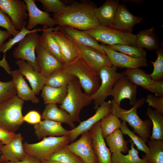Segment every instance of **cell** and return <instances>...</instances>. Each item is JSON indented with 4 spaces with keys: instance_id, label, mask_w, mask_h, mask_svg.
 <instances>
[{
    "instance_id": "1",
    "label": "cell",
    "mask_w": 163,
    "mask_h": 163,
    "mask_svg": "<svg viewBox=\"0 0 163 163\" xmlns=\"http://www.w3.org/2000/svg\"><path fill=\"white\" fill-rule=\"evenodd\" d=\"M96 5L90 1L74 2L54 14L59 26H67L85 31L100 24L95 14Z\"/></svg>"
},
{
    "instance_id": "2",
    "label": "cell",
    "mask_w": 163,
    "mask_h": 163,
    "mask_svg": "<svg viewBox=\"0 0 163 163\" xmlns=\"http://www.w3.org/2000/svg\"><path fill=\"white\" fill-rule=\"evenodd\" d=\"M145 99L142 98L138 100L136 104L129 110L122 108L113 100L111 101V112L118 118L127 122L134 130L146 143L150 136V128L152 123L150 119L142 120L137 113V109L144 103Z\"/></svg>"
},
{
    "instance_id": "3",
    "label": "cell",
    "mask_w": 163,
    "mask_h": 163,
    "mask_svg": "<svg viewBox=\"0 0 163 163\" xmlns=\"http://www.w3.org/2000/svg\"><path fill=\"white\" fill-rule=\"evenodd\" d=\"M92 101L91 96L82 91L78 80L75 77L68 84L66 95L59 107L69 113L74 122H80L81 110Z\"/></svg>"
},
{
    "instance_id": "4",
    "label": "cell",
    "mask_w": 163,
    "mask_h": 163,
    "mask_svg": "<svg viewBox=\"0 0 163 163\" xmlns=\"http://www.w3.org/2000/svg\"><path fill=\"white\" fill-rule=\"evenodd\" d=\"M63 69L78 79L87 95L91 96L99 88L100 85L99 76L94 73L80 56L64 64Z\"/></svg>"
},
{
    "instance_id": "5",
    "label": "cell",
    "mask_w": 163,
    "mask_h": 163,
    "mask_svg": "<svg viewBox=\"0 0 163 163\" xmlns=\"http://www.w3.org/2000/svg\"><path fill=\"white\" fill-rule=\"evenodd\" d=\"M85 31L104 45L136 46V35L120 29L114 25L100 24Z\"/></svg>"
},
{
    "instance_id": "6",
    "label": "cell",
    "mask_w": 163,
    "mask_h": 163,
    "mask_svg": "<svg viewBox=\"0 0 163 163\" xmlns=\"http://www.w3.org/2000/svg\"><path fill=\"white\" fill-rule=\"evenodd\" d=\"M24 101L16 95L0 104V127L15 133L23 123L22 109Z\"/></svg>"
},
{
    "instance_id": "7",
    "label": "cell",
    "mask_w": 163,
    "mask_h": 163,
    "mask_svg": "<svg viewBox=\"0 0 163 163\" xmlns=\"http://www.w3.org/2000/svg\"><path fill=\"white\" fill-rule=\"evenodd\" d=\"M70 142L68 136H49L34 143L25 142L23 144L25 152L42 161L49 159L54 153L66 146Z\"/></svg>"
},
{
    "instance_id": "8",
    "label": "cell",
    "mask_w": 163,
    "mask_h": 163,
    "mask_svg": "<svg viewBox=\"0 0 163 163\" xmlns=\"http://www.w3.org/2000/svg\"><path fill=\"white\" fill-rule=\"evenodd\" d=\"M117 67L113 66L103 67L99 74L101 82L100 86L94 94L91 96L94 101V108L96 109L109 96L110 92L118 80L124 75L117 72Z\"/></svg>"
},
{
    "instance_id": "9",
    "label": "cell",
    "mask_w": 163,
    "mask_h": 163,
    "mask_svg": "<svg viewBox=\"0 0 163 163\" xmlns=\"http://www.w3.org/2000/svg\"><path fill=\"white\" fill-rule=\"evenodd\" d=\"M40 36L37 32L28 34L18 43V46L13 52L14 58L25 60L30 64L34 70L39 72H40V70L37 62L35 52L39 43Z\"/></svg>"
},
{
    "instance_id": "10",
    "label": "cell",
    "mask_w": 163,
    "mask_h": 163,
    "mask_svg": "<svg viewBox=\"0 0 163 163\" xmlns=\"http://www.w3.org/2000/svg\"><path fill=\"white\" fill-rule=\"evenodd\" d=\"M0 9L9 17L17 30L26 26L28 13L24 0H0Z\"/></svg>"
},
{
    "instance_id": "11",
    "label": "cell",
    "mask_w": 163,
    "mask_h": 163,
    "mask_svg": "<svg viewBox=\"0 0 163 163\" xmlns=\"http://www.w3.org/2000/svg\"><path fill=\"white\" fill-rule=\"evenodd\" d=\"M80 56L94 73L99 76L101 68L112 65L106 54L90 47L75 43Z\"/></svg>"
},
{
    "instance_id": "12",
    "label": "cell",
    "mask_w": 163,
    "mask_h": 163,
    "mask_svg": "<svg viewBox=\"0 0 163 163\" xmlns=\"http://www.w3.org/2000/svg\"><path fill=\"white\" fill-rule=\"evenodd\" d=\"M100 46L112 66L129 69L139 68L148 66L146 58L133 57L113 50L105 45L101 44Z\"/></svg>"
},
{
    "instance_id": "13",
    "label": "cell",
    "mask_w": 163,
    "mask_h": 163,
    "mask_svg": "<svg viewBox=\"0 0 163 163\" xmlns=\"http://www.w3.org/2000/svg\"><path fill=\"white\" fill-rule=\"evenodd\" d=\"M66 147L79 157L84 163H98L88 131L82 133L78 139Z\"/></svg>"
},
{
    "instance_id": "14",
    "label": "cell",
    "mask_w": 163,
    "mask_h": 163,
    "mask_svg": "<svg viewBox=\"0 0 163 163\" xmlns=\"http://www.w3.org/2000/svg\"><path fill=\"white\" fill-rule=\"evenodd\" d=\"M112 111L111 101H105L98 107L95 114L88 119L80 122L77 126L69 130L68 136L70 142H72L83 133L89 131L96 123L100 121Z\"/></svg>"
},
{
    "instance_id": "15",
    "label": "cell",
    "mask_w": 163,
    "mask_h": 163,
    "mask_svg": "<svg viewBox=\"0 0 163 163\" xmlns=\"http://www.w3.org/2000/svg\"><path fill=\"white\" fill-rule=\"evenodd\" d=\"M25 2L28 11L29 19L26 28L32 30L39 24L43 27H52L57 24L53 18L50 17L48 12L40 10L37 6L35 0H24Z\"/></svg>"
},
{
    "instance_id": "16",
    "label": "cell",
    "mask_w": 163,
    "mask_h": 163,
    "mask_svg": "<svg viewBox=\"0 0 163 163\" xmlns=\"http://www.w3.org/2000/svg\"><path fill=\"white\" fill-rule=\"evenodd\" d=\"M136 86L131 82L125 75L121 76L112 89L110 96L119 105L123 100L128 99L131 105H134L138 100L136 98Z\"/></svg>"
},
{
    "instance_id": "17",
    "label": "cell",
    "mask_w": 163,
    "mask_h": 163,
    "mask_svg": "<svg viewBox=\"0 0 163 163\" xmlns=\"http://www.w3.org/2000/svg\"><path fill=\"white\" fill-rule=\"evenodd\" d=\"M100 121L95 124L88 131L98 163H112V154L107 147L102 135Z\"/></svg>"
},
{
    "instance_id": "18",
    "label": "cell",
    "mask_w": 163,
    "mask_h": 163,
    "mask_svg": "<svg viewBox=\"0 0 163 163\" xmlns=\"http://www.w3.org/2000/svg\"><path fill=\"white\" fill-rule=\"evenodd\" d=\"M36 52L40 73L46 78L55 71L63 69L64 64L46 51L40 43L36 48Z\"/></svg>"
},
{
    "instance_id": "19",
    "label": "cell",
    "mask_w": 163,
    "mask_h": 163,
    "mask_svg": "<svg viewBox=\"0 0 163 163\" xmlns=\"http://www.w3.org/2000/svg\"><path fill=\"white\" fill-rule=\"evenodd\" d=\"M23 139L21 133L16 134L12 140L2 146L0 158L6 161L13 162L22 160L26 154L23 147Z\"/></svg>"
},
{
    "instance_id": "20",
    "label": "cell",
    "mask_w": 163,
    "mask_h": 163,
    "mask_svg": "<svg viewBox=\"0 0 163 163\" xmlns=\"http://www.w3.org/2000/svg\"><path fill=\"white\" fill-rule=\"evenodd\" d=\"M15 63L20 73L28 80L35 94H39L45 85L46 78L40 72L34 70L30 64L24 60L18 59Z\"/></svg>"
},
{
    "instance_id": "21",
    "label": "cell",
    "mask_w": 163,
    "mask_h": 163,
    "mask_svg": "<svg viewBox=\"0 0 163 163\" xmlns=\"http://www.w3.org/2000/svg\"><path fill=\"white\" fill-rule=\"evenodd\" d=\"M52 34L58 44L64 64L79 56L76 44L70 38L58 30L53 31Z\"/></svg>"
},
{
    "instance_id": "22",
    "label": "cell",
    "mask_w": 163,
    "mask_h": 163,
    "mask_svg": "<svg viewBox=\"0 0 163 163\" xmlns=\"http://www.w3.org/2000/svg\"><path fill=\"white\" fill-rule=\"evenodd\" d=\"M35 134L38 140L46 136H68L69 130L64 128L61 123L50 120H44L34 125Z\"/></svg>"
},
{
    "instance_id": "23",
    "label": "cell",
    "mask_w": 163,
    "mask_h": 163,
    "mask_svg": "<svg viewBox=\"0 0 163 163\" xmlns=\"http://www.w3.org/2000/svg\"><path fill=\"white\" fill-rule=\"evenodd\" d=\"M143 20L142 17L132 14L125 5L121 4L118 7L114 25L120 29L132 33L134 26Z\"/></svg>"
},
{
    "instance_id": "24",
    "label": "cell",
    "mask_w": 163,
    "mask_h": 163,
    "mask_svg": "<svg viewBox=\"0 0 163 163\" xmlns=\"http://www.w3.org/2000/svg\"><path fill=\"white\" fill-rule=\"evenodd\" d=\"M59 27V30L60 31L70 38L75 43L92 47L106 54L98 41L85 31L79 30L67 26Z\"/></svg>"
},
{
    "instance_id": "25",
    "label": "cell",
    "mask_w": 163,
    "mask_h": 163,
    "mask_svg": "<svg viewBox=\"0 0 163 163\" xmlns=\"http://www.w3.org/2000/svg\"><path fill=\"white\" fill-rule=\"evenodd\" d=\"M10 74L17 91V96L24 101H30L33 103L38 104L39 99L28 86L18 69L11 71Z\"/></svg>"
},
{
    "instance_id": "26",
    "label": "cell",
    "mask_w": 163,
    "mask_h": 163,
    "mask_svg": "<svg viewBox=\"0 0 163 163\" xmlns=\"http://www.w3.org/2000/svg\"><path fill=\"white\" fill-rule=\"evenodd\" d=\"M120 4L118 0H107L95 10V14L100 25H114L117 11Z\"/></svg>"
},
{
    "instance_id": "27",
    "label": "cell",
    "mask_w": 163,
    "mask_h": 163,
    "mask_svg": "<svg viewBox=\"0 0 163 163\" xmlns=\"http://www.w3.org/2000/svg\"><path fill=\"white\" fill-rule=\"evenodd\" d=\"M41 117L44 120L68 124L72 129L75 127L74 121L70 114L64 110L58 108L55 104H47Z\"/></svg>"
},
{
    "instance_id": "28",
    "label": "cell",
    "mask_w": 163,
    "mask_h": 163,
    "mask_svg": "<svg viewBox=\"0 0 163 163\" xmlns=\"http://www.w3.org/2000/svg\"><path fill=\"white\" fill-rule=\"evenodd\" d=\"M44 29L40 36L39 43L46 51L59 59L63 64L60 50L58 44L52 34L53 31L59 30V27Z\"/></svg>"
},
{
    "instance_id": "29",
    "label": "cell",
    "mask_w": 163,
    "mask_h": 163,
    "mask_svg": "<svg viewBox=\"0 0 163 163\" xmlns=\"http://www.w3.org/2000/svg\"><path fill=\"white\" fill-rule=\"evenodd\" d=\"M136 46L150 51L157 50L159 48L158 39L155 28L152 27L141 30L136 35Z\"/></svg>"
},
{
    "instance_id": "30",
    "label": "cell",
    "mask_w": 163,
    "mask_h": 163,
    "mask_svg": "<svg viewBox=\"0 0 163 163\" xmlns=\"http://www.w3.org/2000/svg\"><path fill=\"white\" fill-rule=\"evenodd\" d=\"M68 85L58 88L45 85L42 90L41 94L44 104H61L66 95Z\"/></svg>"
},
{
    "instance_id": "31",
    "label": "cell",
    "mask_w": 163,
    "mask_h": 163,
    "mask_svg": "<svg viewBox=\"0 0 163 163\" xmlns=\"http://www.w3.org/2000/svg\"><path fill=\"white\" fill-rule=\"evenodd\" d=\"M122 73L134 85L145 89L155 82L152 79L149 74L139 68L127 69Z\"/></svg>"
},
{
    "instance_id": "32",
    "label": "cell",
    "mask_w": 163,
    "mask_h": 163,
    "mask_svg": "<svg viewBox=\"0 0 163 163\" xmlns=\"http://www.w3.org/2000/svg\"><path fill=\"white\" fill-rule=\"evenodd\" d=\"M105 140L110 152L126 153L129 150L128 142L125 140L123 133L120 129L109 135Z\"/></svg>"
},
{
    "instance_id": "33",
    "label": "cell",
    "mask_w": 163,
    "mask_h": 163,
    "mask_svg": "<svg viewBox=\"0 0 163 163\" xmlns=\"http://www.w3.org/2000/svg\"><path fill=\"white\" fill-rule=\"evenodd\" d=\"M147 142L149 152L143 158L148 163H163V140L150 139Z\"/></svg>"
},
{
    "instance_id": "34",
    "label": "cell",
    "mask_w": 163,
    "mask_h": 163,
    "mask_svg": "<svg viewBox=\"0 0 163 163\" xmlns=\"http://www.w3.org/2000/svg\"><path fill=\"white\" fill-rule=\"evenodd\" d=\"M146 115L153 124L150 139L163 140V115L149 107L147 108Z\"/></svg>"
},
{
    "instance_id": "35",
    "label": "cell",
    "mask_w": 163,
    "mask_h": 163,
    "mask_svg": "<svg viewBox=\"0 0 163 163\" xmlns=\"http://www.w3.org/2000/svg\"><path fill=\"white\" fill-rule=\"evenodd\" d=\"M75 77L63 69L58 70L46 78L45 85L58 88L68 85Z\"/></svg>"
},
{
    "instance_id": "36",
    "label": "cell",
    "mask_w": 163,
    "mask_h": 163,
    "mask_svg": "<svg viewBox=\"0 0 163 163\" xmlns=\"http://www.w3.org/2000/svg\"><path fill=\"white\" fill-rule=\"evenodd\" d=\"M131 149L126 155L122 152L113 153L111 155L112 163H148L145 159L140 158L138 155V152L134 148V144L131 140Z\"/></svg>"
},
{
    "instance_id": "37",
    "label": "cell",
    "mask_w": 163,
    "mask_h": 163,
    "mask_svg": "<svg viewBox=\"0 0 163 163\" xmlns=\"http://www.w3.org/2000/svg\"><path fill=\"white\" fill-rule=\"evenodd\" d=\"M121 121L111 113L103 118L100 121L102 135L105 138L116 130L120 129Z\"/></svg>"
},
{
    "instance_id": "38",
    "label": "cell",
    "mask_w": 163,
    "mask_h": 163,
    "mask_svg": "<svg viewBox=\"0 0 163 163\" xmlns=\"http://www.w3.org/2000/svg\"><path fill=\"white\" fill-rule=\"evenodd\" d=\"M49 159L62 163H84L79 157L66 146L54 153Z\"/></svg>"
},
{
    "instance_id": "39",
    "label": "cell",
    "mask_w": 163,
    "mask_h": 163,
    "mask_svg": "<svg viewBox=\"0 0 163 163\" xmlns=\"http://www.w3.org/2000/svg\"><path fill=\"white\" fill-rule=\"evenodd\" d=\"M106 46L113 50L134 58H146L147 54L143 48L137 46L123 44Z\"/></svg>"
},
{
    "instance_id": "40",
    "label": "cell",
    "mask_w": 163,
    "mask_h": 163,
    "mask_svg": "<svg viewBox=\"0 0 163 163\" xmlns=\"http://www.w3.org/2000/svg\"><path fill=\"white\" fill-rule=\"evenodd\" d=\"M44 30V29L43 28L42 29H34L32 30H28L26 28V25L24 26L16 35L12 38H10L8 41L3 44L1 46V52L5 53L13 46L22 40L28 34L34 32L43 31Z\"/></svg>"
},
{
    "instance_id": "41",
    "label": "cell",
    "mask_w": 163,
    "mask_h": 163,
    "mask_svg": "<svg viewBox=\"0 0 163 163\" xmlns=\"http://www.w3.org/2000/svg\"><path fill=\"white\" fill-rule=\"evenodd\" d=\"M120 128L123 134L127 135L131 138L138 149L144 152L145 154L149 153V149L146 143L141 137L129 129L125 121H123L121 122Z\"/></svg>"
},
{
    "instance_id": "42",
    "label": "cell",
    "mask_w": 163,
    "mask_h": 163,
    "mask_svg": "<svg viewBox=\"0 0 163 163\" xmlns=\"http://www.w3.org/2000/svg\"><path fill=\"white\" fill-rule=\"evenodd\" d=\"M157 57L154 62L151 61L153 66V70L149 74L152 79L154 81L162 80L163 78V50L159 48L156 51Z\"/></svg>"
},
{
    "instance_id": "43",
    "label": "cell",
    "mask_w": 163,
    "mask_h": 163,
    "mask_svg": "<svg viewBox=\"0 0 163 163\" xmlns=\"http://www.w3.org/2000/svg\"><path fill=\"white\" fill-rule=\"evenodd\" d=\"M17 92L12 80L0 81V104L16 95Z\"/></svg>"
},
{
    "instance_id": "44",
    "label": "cell",
    "mask_w": 163,
    "mask_h": 163,
    "mask_svg": "<svg viewBox=\"0 0 163 163\" xmlns=\"http://www.w3.org/2000/svg\"><path fill=\"white\" fill-rule=\"evenodd\" d=\"M41 3L44 9L47 12L55 14L65 7L67 5V1L60 0H38Z\"/></svg>"
},
{
    "instance_id": "45",
    "label": "cell",
    "mask_w": 163,
    "mask_h": 163,
    "mask_svg": "<svg viewBox=\"0 0 163 163\" xmlns=\"http://www.w3.org/2000/svg\"><path fill=\"white\" fill-rule=\"evenodd\" d=\"M0 27L6 29L13 37H14L20 31L15 28L9 17L0 9Z\"/></svg>"
},
{
    "instance_id": "46",
    "label": "cell",
    "mask_w": 163,
    "mask_h": 163,
    "mask_svg": "<svg viewBox=\"0 0 163 163\" xmlns=\"http://www.w3.org/2000/svg\"><path fill=\"white\" fill-rule=\"evenodd\" d=\"M148 105L155 110L163 114V97H156L152 94L147 96L145 100Z\"/></svg>"
},
{
    "instance_id": "47",
    "label": "cell",
    "mask_w": 163,
    "mask_h": 163,
    "mask_svg": "<svg viewBox=\"0 0 163 163\" xmlns=\"http://www.w3.org/2000/svg\"><path fill=\"white\" fill-rule=\"evenodd\" d=\"M42 117L40 113L36 110H31L23 117L24 121L28 123L36 124L40 123Z\"/></svg>"
},
{
    "instance_id": "48",
    "label": "cell",
    "mask_w": 163,
    "mask_h": 163,
    "mask_svg": "<svg viewBox=\"0 0 163 163\" xmlns=\"http://www.w3.org/2000/svg\"><path fill=\"white\" fill-rule=\"evenodd\" d=\"M146 90L153 93L156 97H163V81H155L152 85L148 86Z\"/></svg>"
},
{
    "instance_id": "49",
    "label": "cell",
    "mask_w": 163,
    "mask_h": 163,
    "mask_svg": "<svg viewBox=\"0 0 163 163\" xmlns=\"http://www.w3.org/2000/svg\"><path fill=\"white\" fill-rule=\"evenodd\" d=\"M15 133L7 131L0 127V142L3 145L7 144L15 137Z\"/></svg>"
},
{
    "instance_id": "50",
    "label": "cell",
    "mask_w": 163,
    "mask_h": 163,
    "mask_svg": "<svg viewBox=\"0 0 163 163\" xmlns=\"http://www.w3.org/2000/svg\"><path fill=\"white\" fill-rule=\"evenodd\" d=\"M7 163H43L36 157L26 153L24 158L21 160L17 162L7 161Z\"/></svg>"
},
{
    "instance_id": "51",
    "label": "cell",
    "mask_w": 163,
    "mask_h": 163,
    "mask_svg": "<svg viewBox=\"0 0 163 163\" xmlns=\"http://www.w3.org/2000/svg\"><path fill=\"white\" fill-rule=\"evenodd\" d=\"M11 36V34L7 31L3 30L0 29V52L1 46L5 41Z\"/></svg>"
},
{
    "instance_id": "52",
    "label": "cell",
    "mask_w": 163,
    "mask_h": 163,
    "mask_svg": "<svg viewBox=\"0 0 163 163\" xmlns=\"http://www.w3.org/2000/svg\"><path fill=\"white\" fill-rule=\"evenodd\" d=\"M122 2H126V3H128V2H131L133 3H135L137 5L138 4H140L141 3H142L143 2V0H122Z\"/></svg>"
},
{
    "instance_id": "53",
    "label": "cell",
    "mask_w": 163,
    "mask_h": 163,
    "mask_svg": "<svg viewBox=\"0 0 163 163\" xmlns=\"http://www.w3.org/2000/svg\"><path fill=\"white\" fill-rule=\"evenodd\" d=\"M42 162L43 163H62L59 161L51 160L50 159L44 161Z\"/></svg>"
},
{
    "instance_id": "54",
    "label": "cell",
    "mask_w": 163,
    "mask_h": 163,
    "mask_svg": "<svg viewBox=\"0 0 163 163\" xmlns=\"http://www.w3.org/2000/svg\"><path fill=\"white\" fill-rule=\"evenodd\" d=\"M0 163H7V161L3 160L0 158Z\"/></svg>"
},
{
    "instance_id": "55",
    "label": "cell",
    "mask_w": 163,
    "mask_h": 163,
    "mask_svg": "<svg viewBox=\"0 0 163 163\" xmlns=\"http://www.w3.org/2000/svg\"><path fill=\"white\" fill-rule=\"evenodd\" d=\"M3 145L2 143L0 142V154H1V150L2 146Z\"/></svg>"
}]
</instances>
